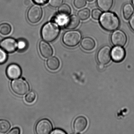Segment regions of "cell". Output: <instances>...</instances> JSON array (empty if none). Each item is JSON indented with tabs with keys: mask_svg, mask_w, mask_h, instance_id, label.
I'll return each instance as SVG.
<instances>
[{
	"mask_svg": "<svg viewBox=\"0 0 134 134\" xmlns=\"http://www.w3.org/2000/svg\"><path fill=\"white\" fill-rule=\"evenodd\" d=\"M35 3L39 5L45 4L48 2V0H32Z\"/></svg>",
	"mask_w": 134,
	"mask_h": 134,
	"instance_id": "cell-31",
	"label": "cell"
},
{
	"mask_svg": "<svg viewBox=\"0 0 134 134\" xmlns=\"http://www.w3.org/2000/svg\"><path fill=\"white\" fill-rule=\"evenodd\" d=\"M102 14V10L98 9H94L92 12V17L95 20L99 19Z\"/></svg>",
	"mask_w": 134,
	"mask_h": 134,
	"instance_id": "cell-26",
	"label": "cell"
},
{
	"mask_svg": "<svg viewBox=\"0 0 134 134\" xmlns=\"http://www.w3.org/2000/svg\"><path fill=\"white\" fill-rule=\"evenodd\" d=\"M12 31L11 26L7 23H3L0 24V34L2 35H9Z\"/></svg>",
	"mask_w": 134,
	"mask_h": 134,
	"instance_id": "cell-22",
	"label": "cell"
},
{
	"mask_svg": "<svg viewBox=\"0 0 134 134\" xmlns=\"http://www.w3.org/2000/svg\"><path fill=\"white\" fill-rule=\"evenodd\" d=\"M96 45L95 41L92 38L89 37H84L81 41V48L85 51H92L95 48Z\"/></svg>",
	"mask_w": 134,
	"mask_h": 134,
	"instance_id": "cell-15",
	"label": "cell"
},
{
	"mask_svg": "<svg viewBox=\"0 0 134 134\" xmlns=\"http://www.w3.org/2000/svg\"><path fill=\"white\" fill-rule=\"evenodd\" d=\"M10 87L14 94L21 96L27 94L30 89L28 82L22 78L13 80L10 84Z\"/></svg>",
	"mask_w": 134,
	"mask_h": 134,
	"instance_id": "cell-4",
	"label": "cell"
},
{
	"mask_svg": "<svg viewBox=\"0 0 134 134\" xmlns=\"http://www.w3.org/2000/svg\"><path fill=\"white\" fill-rule=\"evenodd\" d=\"M20 133V129L18 127H15L10 130L8 134H19Z\"/></svg>",
	"mask_w": 134,
	"mask_h": 134,
	"instance_id": "cell-29",
	"label": "cell"
},
{
	"mask_svg": "<svg viewBox=\"0 0 134 134\" xmlns=\"http://www.w3.org/2000/svg\"><path fill=\"white\" fill-rule=\"evenodd\" d=\"M87 125V120L85 117L81 116L77 117L74 122V131L76 133H81L86 129Z\"/></svg>",
	"mask_w": 134,
	"mask_h": 134,
	"instance_id": "cell-11",
	"label": "cell"
},
{
	"mask_svg": "<svg viewBox=\"0 0 134 134\" xmlns=\"http://www.w3.org/2000/svg\"><path fill=\"white\" fill-rule=\"evenodd\" d=\"M87 4L86 0H74L73 5L75 7L80 9L85 7Z\"/></svg>",
	"mask_w": 134,
	"mask_h": 134,
	"instance_id": "cell-25",
	"label": "cell"
},
{
	"mask_svg": "<svg viewBox=\"0 0 134 134\" xmlns=\"http://www.w3.org/2000/svg\"><path fill=\"white\" fill-rule=\"evenodd\" d=\"M27 19L31 23H37L42 17V9L40 5L36 4L33 5L27 12Z\"/></svg>",
	"mask_w": 134,
	"mask_h": 134,
	"instance_id": "cell-6",
	"label": "cell"
},
{
	"mask_svg": "<svg viewBox=\"0 0 134 134\" xmlns=\"http://www.w3.org/2000/svg\"><path fill=\"white\" fill-rule=\"evenodd\" d=\"M52 134H66V132L63 130L61 129H56L51 132Z\"/></svg>",
	"mask_w": 134,
	"mask_h": 134,
	"instance_id": "cell-30",
	"label": "cell"
},
{
	"mask_svg": "<svg viewBox=\"0 0 134 134\" xmlns=\"http://www.w3.org/2000/svg\"><path fill=\"white\" fill-rule=\"evenodd\" d=\"M90 10L88 8L81 9L77 13L79 18L82 20H86L90 18Z\"/></svg>",
	"mask_w": 134,
	"mask_h": 134,
	"instance_id": "cell-21",
	"label": "cell"
},
{
	"mask_svg": "<svg viewBox=\"0 0 134 134\" xmlns=\"http://www.w3.org/2000/svg\"><path fill=\"white\" fill-rule=\"evenodd\" d=\"M130 27L134 32V15L132 16L130 19L129 21Z\"/></svg>",
	"mask_w": 134,
	"mask_h": 134,
	"instance_id": "cell-32",
	"label": "cell"
},
{
	"mask_svg": "<svg viewBox=\"0 0 134 134\" xmlns=\"http://www.w3.org/2000/svg\"><path fill=\"white\" fill-rule=\"evenodd\" d=\"M47 65L50 70L52 71L57 70L60 66L59 60L57 57H51L47 60Z\"/></svg>",
	"mask_w": 134,
	"mask_h": 134,
	"instance_id": "cell-18",
	"label": "cell"
},
{
	"mask_svg": "<svg viewBox=\"0 0 134 134\" xmlns=\"http://www.w3.org/2000/svg\"><path fill=\"white\" fill-rule=\"evenodd\" d=\"M64 0H48L50 6L54 8H57L62 4Z\"/></svg>",
	"mask_w": 134,
	"mask_h": 134,
	"instance_id": "cell-28",
	"label": "cell"
},
{
	"mask_svg": "<svg viewBox=\"0 0 134 134\" xmlns=\"http://www.w3.org/2000/svg\"><path fill=\"white\" fill-rule=\"evenodd\" d=\"M39 49L41 54L44 58H48L53 55V50L52 47L45 41H42L40 42Z\"/></svg>",
	"mask_w": 134,
	"mask_h": 134,
	"instance_id": "cell-14",
	"label": "cell"
},
{
	"mask_svg": "<svg viewBox=\"0 0 134 134\" xmlns=\"http://www.w3.org/2000/svg\"><path fill=\"white\" fill-rule=\"evenodd\" d=\"M82 37V34L78 30L67 31L63 35V43L67 47H74L79 44Z\"/></svg>",
	"mask_w": 134,
	"mask_h": 134,
	"instance_id": "cell-3",
	"label": "cell"
},
{
	"mask_svg": "<svg viewBox=\"0 0 134 134\" xmlns=\"http://www.w3.org/2000/svg\"><path fill=\"white\" fill-rule=\"evenodd\" d=\"M88 1H89V2H92V1H94V0H87Z\"/></svg>",
	"mask_w": 134,
	"mask_h": 134,
	"instance_id": "cell-35",
	"label": "cell"
},
{
	"mask_svg": "<svg viewBox=\"0 0 134 134\" xmlns=\"http://www.w3.org/2000/svg\"><path fill=\"white\" fill-rule=\"evenodd\" d=\"M132 3L133 6L134 7V0H132Z\"/></svg>",
	"mask_w": 134,
	"mask_h": 134,
	"instance_id": "cell-34",
	"label": "cell"
},
{
	"mask_svg": "<svg viewBox=\"0 0 134 134\" xmlns=\"http://www.w3.org/2000/svg\"><path fill=\"white\" fill-rule=\"evenodd\" d=\"M114 0H97V4L98 8L102 11H109L113 7Z\"/></svg>",
	"mask_w": 134,
	"mask_h": 134,
	"instance_id": "cell-16",
	"label": "cell"
},
{
	"mask_svg": "<svg viewBox=\"0 0 134 134\" xmlns=\"http://www.w3.org/2000/svg\"><path fill=\"white\" fill-rule=\"evenodd\" d=\"M8 56L7 52L1 48H0V64L4 63L7 60Z\"/></svg>",
	"mask_w": 134,
	"mask_h": 134,
	"instance_id": "cell-27",
	"label": "cell"
},
{
	"mask_svg": "<svg viewBox=\"0 0 134 134\" xmlns=\"http://www.w3.org/2000/svg\"><path fill=\"white\" fill-rule=\"evenodd\" d=\"M53 129V125L50 121L44 119L39 121L35 127V131L37 134L51 133Z\"/></svg>",
	"mask_w": 134,
	"mask_h": 134,
	"instance_id": "cell-8",
	"label": "cell"
},
{
	"mask_svg": "<svg viewBox=\"0 0 134 134\" xmlns=\"http://www.w3.org/2000/svg\"><path fill=\"white\" fill-rule=\"evenodd\" d=\"M27 47V43L26 41L24 39H19L18 41V49L19 51H23L25 50Z\"/></svg>",
	"mask_w": 134,
	"mask_h": 134,
	"instance_id": "cell-24",
	"label": "cell"
},
{
	"mask_svg": "<svg viewBox=\"0 0 134 134\" xmlns=\"http://www.w3.org/2000/svg\"><path fill=\"white\" fill-rule=\"evenodd\" d=\"M80 22V20L78 17L73 14L65 18L63 25L67 29L73 30L78 27Z\"/></svg>",
	"mask_w": 134,
	"mask_h": 134,
	"instance_id": "cell-13",
	"label": "cell"
},
{
	"mask_svg": "<svg viewBox=\"0 0 134 134\" xmlns=\"http://www.w3.org/2000/svg\"><path fill=\"white\" fill-rule=\"evenodd\" d=\"M36 98V94L35 92L31 91L29 92L25 97V100L28 103L34 102Z\"/></svg>",
	"mask_w": 134,
	"mask_h": 134,
	"instance_id": "cell-23",
	"label": "cell"
},
{
	"mask_svg": "<svg viewBox=\"0 0 134 134\" xmlns=\"http://www.w3.org/2000/svg\"><path fill=\"white\" fill-rule=\"evenodd\" d=\"M58 12L61 16L67 17L70 14L71 9L69 5L64 4L60 6L58 9Z\"/></svg>",
	"mask_w": 134,
	"mask_h": 134,
	"instance_id": "cell-19",
	"label": "cell"
},
{
	"mask_svg": "<svg viewBox=\"0 0 134 134\" xmlns=\"http://www.w3.org/2000/svg\"><path fill=\"white\" fill-rule=\"evenodd\" d=\"M111 48L110 46L105 45L101 48L97 54V59L100 64L106 65L108 64L111 60Z\"/></svg>",
	"mask_w": 134,
	"mask_h": 134,
	"instance_id": "cell-7",
	"label": "cell"
},
{
	"mask_svg": "<svg viewBox=\"0 0 134 134\" xmlns=\"http://www.w3.org/2000/svg\"><path fill=\"white\" fill-rule=\"evenodd\" d=\"M111 41L115 46L124 47L127 42V35L122 30H116L111 34Z\"/></svg>",
	"mask_w": 134,
	"mask_h": 134,
	"instance_id": "cell-5",
	"label": "cell"
},
{
	"mask_svg": "<svg viewBox=\"0 0 134 134\" xmlns=\"http://www.w3.org/2000/svg\"><path fill=\"white\" fill-rule=\"evenodd\" d=\"M0 46L7 53H12L18 49V41L13 38H6L1 41Z\"/></svg>",
	"mask_w": 134,
	"mask_h": 134,
	"instance_id": "cell-9",
	"label": "cell"
},
{
	"mask_svg": "<svg viewBox=\"0 0 134 134\" xmlns=\"http://www.w3.org/2000/svg\"><path fill=\"white\" fill-rule=\"evenodd\" d=\"M126 55V51L122 47L115 46L111 49V59L114 62H121L125 58Z\"/></svg>",
	"mask_w": 134,
	"mask_h": 134,
	"instance_id": "cell-10",
	"label": "cell"
},
{
	"mask_svg": "<svg viewBox=\"0 0 134 134\" xmlns=\"http://www.w3.org/2000/svg\"><path fill=\"white\" fill-rule=\"evenodd\" d=\"M11 125L10 122L5 119L0 120V133H5L10 129Z\"/></svg>",
	"mask_w": 134,
	"mask_h": 134,
	"instance_id": "cell-20",
	"label": "cell"
},
{
	"mask_svg": "<svg viewBox=\"0 0 134 134\" xmlns=\"http://www.w3.org/2000/svg\"><path fill=\"white\" fill-rule=\"evenodd\" d=\"M123 16L126 20H128L133 15L134 12L133 6L130 3H126L122 8Z\"/></svg>",
	"mask_w": 134,
	"mask_h": 134,
	"instance_id": "cell-17",
	"label": "cell"
},
{
	"mask_svg": "<svg viewBox=\"0 0 134 134\" xmlns=\"http://www.w3.org/2000/svg\"><path fill=\"white\" fill-rule=\"evenodd\" d=\"M99 22L102 29L110 32L117 30L120 24V19L116 14L109 11L102 13L99 18Z\"/></svg>",
	"mask_w": 134,
	"mask_h": 134,
	"instance_id": "cell-1",
	"label": "cell"
},
{
	"mask_svg": "<svg viewBox=\"0 0 134 134\" xmlns=\"http://www.w3.org/2000/svg\"><path fill=\"white\" fill-rule=\"evenodd\" d=\"M98 69L100 70H103L105 68L104 65H102V64H100L98 66Z\"/></svg>",
	"mask_w": 134,
	"mask_h": 134,
	"instance_id": "cell-33",
	"label": "cell"
},
{
	"mask_svg": "<svg viewBox=\"0 0 134 134\" xmlns=\"http://www.w3.org/2000/svg\"><path fill=\"white\" fill-rule=\"evenodd\" d=\"M60 31V27L55 22H48L44 24L42 29V38L45 41H53L58 36Z\"/></svg>",
	"mask_w": 134,
	"mask_h": 134,
	"instance_id": "cell-2",
	"label": "cell"
},
{
	"mask_svg": "<svg viewBox=\"0 0 134 134\" xmlns=\"http://www.w3.org/2000/svg\"><path fill=\"white\" fill-rule=\"evenodd\" d=\"M6 73L7 75L10 79H15L20 77L21 75L22 70L19 65L12 64L8 66Z\"/></svg>",
	"mask_w": 134,
	"mask_h": 134,
	"instance_id": "cell-12",
	"label": "cell"
}]
</instances>
